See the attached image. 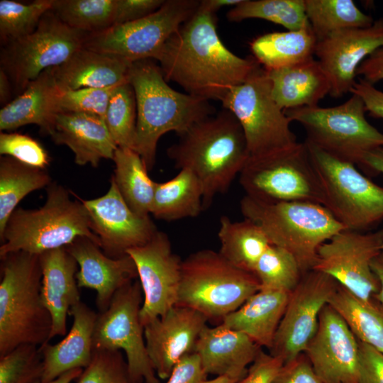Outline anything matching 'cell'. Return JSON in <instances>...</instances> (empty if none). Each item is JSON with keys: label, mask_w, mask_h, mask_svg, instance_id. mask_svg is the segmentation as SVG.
<instances>
[{"label": "cell", "mask_w": 383, "mask_h": 383, "mask_svg": "<svg viewBox=\"0 0 383 383\" xmlns=\"http://www.w3.org/2000/svg\"><path fill=\"white\" fill-rule=\"evenodd\" d=\"M238 381L226 377H216L211 379H206L203 383H238Z\"/></svg>", "instance_id": "cell-59"}, {"label": "cell", "mask_w": 383, "mask_h": 383, "mask_svg": "<svg viewBox=\"0 0 383 383\" xmlns=\"http://www.w3.org/2000/svg\"><path fill=\"white\" fill-rule=\"evenodd\" d=\"M0 258L1 357L21 344L49 342L52 318L41 296L39 255L18 251Z\"/></svg>", "instance_id": "cell-4"}, {"label": "cell", "mask_w": 383, "mask_h": 383, "mask_svg": "<svg viewBox=\"0 0 383 383\" xmlns=\"http://www.w3.org/2000/svg\"><path fill=\"white\" fill-rule=\"evenodd\" d=\"M138 280L118 289L104 312L98 313L93 334L94 350H123L128 371L135 383H160L146 349L140 320L143 302Z\"/></svg>", "instance_id": "cell-14"}, {"label": "cell", "mask_w": 383, "mask_h": 383, "mask_svg": "<svg viewBox=\"0 0 383 383\" xmlns=\"http://www.w3.org/2000/svg\"><path fill=\"white\" fill-rule=\"evenodd\" d=\"M304 353L324 383H357L358 340L328 304L320 313L317 331Z\"/></svg>", "instance_id": "cell-19"}, {"label": "cell", "mask_w": 383, "mask_h": 383, "mask_svg": "<svg viewBox=\"0 0 383 383\" xmlns=\"http://www.w3.org/2000/svg\"><path fill=\"white\" fill-rule=\"evenodd\" d=\"M42 269L41 296L52 318L49 340L67 333L70 308L81 301L76 274L78 264L65 247L39 255Z\"/></svg>", "instance_id": "cell-25"}, {"label": "cell", "mask_w": 383, "mask_h": 383, "mask_svg": "<svg viewBox=\"0 0 383 383\" xmlns=\"http://www.w3.org/2000/svg\"><path fill=\"white\" fill-rule=\"evenodd\" d=\"M128 82L137 104V125L134 150L148 170L155 160L157 143L170 131L177 135L196 122L215 113L209 101L172 89L161 68L151 59L131 64Z\"/></svg>", "instance_id": "cell-3"}, {"label": "cell", "mask_w": 383, "mask_h": 383, "mask_svg": "<svg viewBox=\"0 0 383 383\" xmlns=\"http://www.w3.org/2000/svg\"><path fill=\"white\" fill-rule=\"evenodd\" d=\"M260 350L251 338L223 324L206 326L201 332L194 352L199 357L207 375L242 379Z\"/></svg>", "instance_id": "cell-24"}, {"label": "cell", "mask_w": 383, "mask_h": 383, "mask_svg": "<svg viewBox=\"0 0 383 383\" xmlns=\"http://www.w3.org/2000/svg\"><path fill=\"white\" fill-rule=\"evenodd\" d=\"M77 383H135L128 373L120 350H94L90 364L83 369Z\"/></svg>", "instance_id": "cell-44"}, {"label": "cell", "mask_w": 383, "mask_h": 383, "mask_svg": "<svg viewBox=\"0 0 383 383\" xmlns=\"http://www.w3.org/2000/svg\"><path fill=\"white\" fill-rule=\"evenodd\" d=\"M48 172L11 157L0 158V235L18 204L29 193L52 183Z\"/></svg>", "instance_id": "cell-36"}, {"label": "cell", "mask_w": 383, "mask_h": 383, "mask_svg": "<svg viewBox=\"0 0 383 383\" xmlns=\"http://www.w3.org/2000/svg\"><path fill=\"white\" fill-rule=\"evenodd\" d=\"M239 182L245 195L259 202L324 203L323 187L305 142L250 157Z\"/></svg>", "instance_id": "cell-8"}, {"label": "cell", "mask_w": 383, "mask_h": 383, "mask_svg": "<svg viewBox=\"0 0 383 383\" xmlns=\"http://www.w3.org/2000/svg\"><path fill=\"white\" fill-rule=\"evenodd\" d=\"M231 22L260 18L297 30L309 24L304 0H243L227 13Z\"/></svg>", "instance_id": "cell-38"}, {"label": "cell", "mask_w": 383, "mask_h": 383, "mask_svg": "<svg viewBox=\"0 0 383 383\" xmlns=\"http://www.w3.org/2000/svg\"><path fill=\"white\" fill-rule=\"evenodd\" d=\"M0 154L44 170L50 162L48 152L40 143L27 135L18 133L1 132Z\"/></svg>", "instance_id": "cell-46"}, {"label": "cell", "mask_w": 383, "mask_h": 383, "mask_svg": "<svg viewBox=\"0 0 383 383\" xmlns=\"http://www.w3.org/2000/svg\"><path fill=\"white\" fill-rule=\"evenodd\" d=\"M240 208L244 218L259 226L272 245L294 255L303 273L313 269L320 246L345 229L319 204H265L245 195L240 201Z\"/></svg>", "instance_id": "cell-6"}, {"label": "cell", "mask_w": 383, "mask_h": 383, "mask_svg": "<svg viewBox=\"0 0 383 383\" xmlns=\"http://www.w3.org/2000/svg\"><path fill=\"white\" fill-rule=\"evenodd\" d=\"M117 86L59 90L57 111L84 113L104 118L110 97Z\"/></svg>", "instance_id": "cell-45"}, {"label": "cell", "mask_w": 383, "mask_h": 383, "mask_svg": "<svg viewBox=\"0 0 383 383\" xmlns=\"http://www.w3.org/2000/svg\"><path fill=\"white\" fill-rule=\"evenodd\" d=\"M89 33L74 29L50 10L31 34L1 47L0 70L9 78L16 96L45 70L60 65L83 48Z\"/></svg>", "instance_id": "cell-12"}, {"label": "cell", "mask_w": 383, "mask_h": 383, "mask_svg": "<svg viewBox=\"0 0 383 383\" xmlns=\"http://www.w3.org/2000/svg\"><path fill=\"white\" fill-rule=\"evenodd\" d=\"M167 150L176 168L191 170L203 188V209L225 193L250 157L242 127L229 110L223 109L180 134Z\"/></svg>", "instance_id": "cell-2"}, {"label": "cell", "mask_w": 383, "mask_h": 383, "mask_svg": "<svg viewBox=\"0 0 383 383\" xmlns=\"http://www.w3.org/2000/svg\"><path fill=\"white\" fill-rule=\"evenodd\" d=\"M156 60L165 79L186 93L221 101L261 65L252 56L230 51L217 33L216 13L197 9L167 41Z\"/></svg>", "instance_id": "cell-1"}, {"label": "cell", "mask_w": 383, "mask_h": 383, "mask_svg": "<svg viewBox=\"0 0 383 383\" xmlns=\"http://www.w3.org/2000/svg\"><path fill=\"white\" fill-rule=\"evenodd\" d=\"M352 94L357 95L363 101L367 111L379 118H383V91L374 87L363 79L355 82L350 91Z\"/></svg>", "instance_id": "cell-52"}, {"label": "cell", "mask_w": 383, "mask_h": 383, "mask_svg": "<svg viewBox=\"0 0 383 383\" xmlns=\"http://www.w3.org/2000/svg\"><path fill=\"white\" fill-rule=\"evenodd\" d=\"M356 75L374 84L383 79V47L368 56L358 67Z\"/></svg>", "instance_id": "cell-53"}, {"label": "cell", "mask_w": 383, "mask_h": 383, "mask_svg": "<svg viewBox=\"0 0 383 383\" xmlns=\"http://www.w3.org/2000/svg\"><path fill=\"white\" fill-rule=\"evenodd\" d=\"M43 367L39 346L21 344L0 357V383H36Z\"/></svg>", "instance_id": "cell-43"}, {"label": "cell", "mask_w": 383, "mask_h": 383, "mask_svg": "<svg viewBox=\"0 0 383 383\" xmlns=\"http://www.w3.org/2000/svg\"><path fill=\"white\" fill-rule=\"evenodd\" d=\"M207 376L199 357L193 352L178 362L166 383H203L207 379Z\"/></svg>", "instance_id": "cell-51"}, {"label": "cell", "mask_w": 383, "mask_h": 383, "mask_svg": "<svg viewBox=\"0 0 383 383\" xmlns=\"http://www.w3.org/2000/svg\"><path fill=\"white\" fill-rule=\"evenodd\" d=\"M284 364L279 357L260 350L245 377L238 383H272Z\"/></svg>", "instance_id": "cell-48"}, {"label": "cell", "mask_w": 383, "mask_h": 383, "mask_svg": "<svg viewBox=\"0 0 383 383\" xmlns=\"http://www.w3.org/2000/svg\"><path fill=\"white\" fill-rule=\"evenodd\" d=\"M265 71L270 82L272 97L284 111L316 106L321 99L330 94V81L314 57Z\"/></svg>", "instance_id": "cell-28"}, {"label": "cell", "mask_w": 383, "mask_h": 383, "mask_svg": "<svg viewBox=\"0 0 383 383\" xmlns=\"http://www.w3.org/2000/svg\"><path fill=\"white\" fill-rule=\"evenodd\" d=\"M127 254L135 262L143 290L140 320L144 327L177 305L182 260L172 251L167 234L160 231Z\"/></svg>", "instance_id": "cell-17"}, {"label": "cell", "mask_w": 383, "mask_h": 383, "mask_svg": "<svg viewBox=\"0 0 383 383\" xmlns=\"http://www.w3.org/2000/svg\"><path fill=\"white\" fill-rule=\"evenodd\" d=\"M383 231L363 233L343 229L320 246L312 270L332 277L340 286L366 301L379 289L371 263L382 251Z\"/></svg>", "instance_id": "cell-15"}, {"label": "cell", "mask_w": 383, "mask_h": 383, "mask_svg": "<svg viewBox=\"0 0 383 383\" xmlns=\"http://www.w3.org/2000/svg\"><path fill=\"white\" fill-rule=\"evenodd\" d=\"M260 289L253 273L233 266L219 252L205 249L182 260L177 305L208 320L222 321Z\"/></svg>", "instance_id": "cell-7"}, {"label": "cell", "mask_w": 383, "mask_h": 383, "mask_svg": "<svg viewBox=\"0 0 383 383\" xmlns=\"http://www.w3.org/2000/svg\"><path fill=\"white\" fill-rule=\"evenodd\" d=\"M291 292L260 289L221 324L248 335L260 347L271 348Z\"/></svg>", "instance_id": "cell-29"}, {"label": "cell", "mask_w": 383, "mask_h": 383, "mask_svg": "<svg viewBox=\"0 0 383 383\" xmlns=\"http://www.w3.org/2000/svg\"><path fill=\"white\" fill-rule=\"evenodd\" d=\"M77 261L79 287L96 292L99 313L106 311L116 292L138 277L135 262L129 255L114 259L87 237H79L65 247Z\"/></svg>", "instance_id": "cell-22"}, {"label": "cell", "mask_w": 383, "mask_h": 383, "mask_svg": "<svg viewBox=\"0 0 383 383\" xmlns=\"http://www.w3.org/2000/svg\"><path fill=\"white\" fill-rule=\"evenodd\" d=\"M366 111L362 100L355 94L333 107L304 106L284 111L292 122L304 127L306 140L353 164H358L365 152L383 147V133L367 121Z\"/></svg>", "instance_id": "cell-10"}, {"label": "cell", "mask_w": 383, "mask_h": 383, "mask_svg": "<svg viewBox=\"0 0 383 383\" xmlns=\"http://www.w3.org/2000/svg\"><path fill=\"white\" fill-rule=\"evenodd\" d=\"M47 135L55 144L67 145L81 166L96 167L103 159L113 160L118 147L104 118L84 113H57Z\"/></svg>", "instance_id": "cell-23"}, {"label": "cell", "mask_w": 383, "mask_h": 383, "mask_svg": "<svg viewBox=\"0 0 383 383\" xmlns=\"http://www.w3.org/2000/svg\"><path fill=\"white\" fill-rule=\"evenodd\" d=\"M357 383H383V354L359 341Z\"/></svg>", "instance_id": "cell-47"}, {"label": "cell", "mask_w": 383, "mask_h": 383, "mask_svg": "<svg viewBox=\"0 0 383 383\" xmlns=\"http://www.w3.org/2000/svg\"><path fill=\"white\" fill-rule=\"evenodd\" d=\"M243 0H202L199 1L198 9L204 11L216 13L217 11L225 6H235Z\"/></svg>", "instance_id": "cell-56"}, {"label": "cell", "mask_w": 383, "mask_h": 383, "mask_svg": "<svg viewBox=\"0 0 383 383\" xmlns=\"http://www.w3.org/2000/svg\"><path fill=\"white\" fill-rule=\"evenodd\" d=\"M304 142L323 187V206L345 229L362 232L383 219V187L355 164Z\"/></svg>", "instance_id": "cell-9"}, {"label": "cell", "mask_w": 383, "mask_h": 383, "mask_svg": "<svg viewBox=\"0 0 383 383\" xmlns=\"http://www.w3.org/2000/svg\"><path fill=\"white\" fill-rule=\"evenodd\" d=\"M80 200L101 250L109 257L128 255V250L145 245L158 231L149 216H140L128 206L112 177L104 195Z\"/></svg>", "instance_id": "cell-18"}, {"label": "cell", "mask_w": 383, "mask_h": 383, "mask_svg": "<svg viewBox=\"0 0 383 383\" xmlns=\"http://www.w3.org/2000/svg\"><path fill=\"white\" fill-rule=\"evenodd\" d=\"M104 121L118 147L134 150L137 104L135 91L129 82L118 85L113 91Z\"/></svg>", "instance_id": "cell-40"}, {"label": "cell", "mask_w": 383, "mask_h": 383, "mask_svg": "<svg viewBox=\"0 0 383 383\" xmlns=\"http://www.w3.org/2000/svg\"><path fill=\"white\" fill-rule=\"evenodd\" d=\"M358 164L383 174V147L365 152Z\"/></svg>", "instance_id": "cell-54"}, {"label": "cell", "mask_w": 383, "mask_h": 383, "mask_svg": "<svg viewBox=\"0 0 383 383\" xmlns=\"http://www.w3.org/2000/svg\"><path fill=\"white\" fill-rule=\"evenodd\" d=\"M116 0H53L50 11L69 27L89 33L113 25Z\"/></svg>", "instance_id": "cell-39"}, {"label": "cell", "mask_w": 383, "mask_h": 383, "mask_svg": "<svg viewBox=\"0 0 383 383\" xmlns=\"http://www.w3.org/2000/svg\"><path fill=\"white\" fill-rule=\"evenodd\" d=\"M218 237L220 254L237 268L253 274L259 259L271 245L262 228L245 218L232 221L222 216Z\"/></svg>", "instance_id": "cell-33"}, {"label": "cell", "mask_w": 383, "mask_h": 383, "mask_svg": "<svg viewBox=\"0 0 383 383\" xmlns=\"http://www.w3.org/2000/svg\"><path fill=\"white\" fill-rule=\"evenodd\" d=\"M165 0H116L113 25L134 21L158 10Z\"/></svg>", "instance_id": "cell-49"}, {"label": "cell", "mask_w": 383, "mask_h": 383, "mask_svg": "<svg viewBox=\"0 0 383 383\" xmlns=\"http://www.w3.org/2000/svg\"><path fill=\"white\" fill-rule=\"evenodd\" d=\"M69 315L72 316L73 323L65 338L54 345L48 342L39 346L43 362L42 383L52 381L70 370L84 369L92 360L97 313L79 301L70 308Z\"/></svg>", "instance_id": "cell-26"}, {"label": "cell", "mask_w": 383, "mask_h": 383, "mask_svg": "<svg viewBox=\"0 0 383 383\" xmlns=\"http://www.w3.org/2000/svg\"><path fill=\"white\" fill-rule=\"evenodd\" d=\"M303 274L292 253L272 244L260 257L254 270L260 289L287 292L295 289Z\"/></svg>", "instance_id": "cell-41"}, {"label": "cell", "mask_w": 383, "mask_h": 383, "mask_svg": "<svg viewBox=\"0 0 383 383\" xmlns=\"http://www.w3.org/2000/svg\"><path fill=\"white\" fill-rule=\"evenodd\" d=\"M203 209L202 185L191 170H179L172 179L156 182L150 212L155 218L171 221L196 217Z\"/></svg>", "instance_id": "cell-32"}, {"label": "cell", "mask_w": 383, "mask_h": 383, "mask_svg": "<svg viewBox=\"0 0 383 383\" xmlns=\"http://www.w3.org/2000/svg\"><path fill=\"white\" fill-rule=\"evenodd\" d=\"M328 304L347 323L359 341L383 354V306L363 301L338 284Z\"/></svg>", "instance_id": "cell-35"}, {"label": "cell", "mask_w": 383, "mask_h": 383, "mask_svg": "<svg viewBox=\"0 0 383 383\" xmlns=\"http://www.w3.org/2000/svg\"><path fill=\"white\" fill-rule=\"evenodd\" d=\"M338 287L330 276L311 270L290 293L270 354L289 362L305 352L315 335L319 315Z\"/></svg>", "instance_id": "cell-16"}, {"label": "cell", "mask_w": 383, "mask_h": 383, "mask_svg": "<svg viewBox=\"0 0 383 383\" xmlns=\"http://www.w3.org/2000/svg\"><path fill=\"white\" fill-rule=\"evenodd\" d=\"M383 47V18L371 26L333 32L317 41L315 55L331 83L330 95L340 97L355 83L360 65Z\"/></svg>", "instance_id": "cell-20"}, {"label": "cell", "mask_w": 383, "mask_h": 383, "mask_svg": "<svg viewBox=\"0 0 383 383\" xmlns=\"http://www.w3.org/2000/svg\"><path fill=\"white\" fill-rule=\"evenodd\" d=\"M243 131L250 157L288 148L298 142L292 121L274 101L271 84L261 66L242 84L229 90L221 101Z\"/></svg>", "instance_id": "cell-11"}, {"label": "cell", "mask_w": 383, "mask_h": 383, "mask_svg": "<svg viewBox=\"0 0 383 383\" xmlns=\"http://www.w3.org/2000/svg\"><path fill=\"white\" fill-rule=\"evenodd\" d=\"M83 369L77 368L70 370L60 375L55 379L46 383H71L73 380L77 379L82 374ZM36 383H42L40 381Z\"/></svg>", "instance_id": "cell-58"}, {"label": "cell", "mask_w": 383, "mask_h": 383, "mask_svg": "<svg viewBox=\"0 0 383 383\" xmlns=\"http://www.w3.org/2000/svg\"><path fill=\"white\" fill-rule=\"evenodd\" d=\"M131 64L118 57L82 48L52 70L60 90L103 88L128 82Z\"/></svg>", "instance_id": "cell-27"}, {"label": "cell", "mask_w": 383, "mask_h": 383, "mask_svg": "<svg viewBox=\"0 0 383 383\" xmlns=\"http://www.w3.org/2000/svg\"><path fill=\"white\" fill-rule=\"evenodd\" d=\"M199 5L197 0H166L146 17L89 33L83 48L131 63L156 60L167 41L195 13Z\"/></svg>", "instance_id": "cell-13"}, {"label": "cell", "mask_w": 383, "mask_h": 383, "mask_svg": "<svg viewBox=\"0 0 383 383\" xmlns=\"http://www.w3.org/2000/svg\"><path fill=\"white\" fill-rule=\"evenodd\" d=\"M207 321L201 313L176 305L144 326L146 349L159 379H168L178 362L194 352Z\"/></svg>", "instance_id": "cell-21"}, {"label": "cell", "mask_w": 383, "mask_h": 383, "mask_svg": "<svg viewBox=\"0 0 383 383\" xmlns=\"http://www.w3.org/2000/svg\"><path fill=\"white\" fill-rule=\"evenodd\" d=\"M113 160L115 169L111 177L122 197L135 213L148 216L156 182L149 177L141 157L133 149L117 147Z\"/></svg>", "instance_id": "cell-34"}, {"label": "cell", "mask_w": 383, "mask_h": 383, "mask_svg": "<svg viewBox=\"0 0 383 383\" xmlns=\"http://www.w3.org/2000/svg\"><path fill=\"white\" fill-rule=\"evenodd\" d=\"M13 88L9 77L0 70V102L4 106L12 101Z\"/></svg>", "instance_id": "cell-57"}, {"label": "cell", "mask_w": 383, "mask_h": 383, "mask_svg": "<svg viewBox=\"0 0 383 383\" xmlns=\"http://www.w3.org/2000/svg\"><path fill=\"white\" fill-rule=\"evenodd\" d=\"M53 0H37L24 4L0 1V38L2 45L33 33L42 17L51 9Z\"/></svg>", "instance_id": "cell-42"}, {"label": "cell", "mask_w": 383, "mask_h": 383, "mask_svg": "<svg viewBox=\"0 0 383 383\" xmlns=\"http://www.w3.org/2000/svg\"><path fill=\"white\" fill-rule=\"evenodd\" d=\"M46 193L40 208H16L11 213L0 235V257L18 251L40 255L66 247L79 237L89 238L101 248L80 199H71L68 190L56 182L46 187Z\"/></svg>", "instance_id": "cell-5"}, {"label": "cell", "mask_w": 383, "mask_h": 383, "mask_svg": "<svg viewBox=\"0 0 383 383\" xmlns=\"http://www.w3.org/2000/svg\"><path fill=\"white\" fill-rule=\"evenodd\" d=\"M304 4L308 21L317 41L333 32L366 28L374 22L353 0H304Z\"/></svg>", "instance_id": "cell-37"}, {"label": "cell", "mask_w": 383, "mask_h": 383, "mask_svg": "<svg viewBox=\"0 0 383 383\" xmlns=\"http://www.w3.org/2000/svg\"><path fill=\"white\" fill-rule=\"evenodd\" d=\"M317 38L310 23L297 30L272 32L250 43L252 56L265 70L293 65L313 57Z\"/></svg>", "instance_id": "cell-31"}, {"label": "cell", "mask_w": 383, "mask_h": 383, "mask_svg": "<svg viewBox=\"0 0 383 383\" xmlns=\"http://www.w3.org/2000/svg\"><path fill=\"white\" fill-rule=\"evenodd\" d=\"M371 267L379 283V291L374 299L383 306V251L372 260Z\"/></svg>", "instance_id": "cell-55"}, {"label": "cell", "mask_w": 383, "mask_h": 383, "mask_svg": "<svg viewBox=\"0 0 383 383\" xmlns=\"http://www.w3.org/2000/svg\"><path fill=\"white\" fill-rule=\"evenodd\" d=\"M382 251H383V240H382Z\"/></svg>", "instance_id": "cell-60"}, {"label": "cell", "mask_w": 383, "mask_h": 383, "mask_svg": "<svg viewBox=\"0 0 383 383\" xmlns=\"http://www.w3.org/2000/svg\"><path fill=\"white\" fill-rule=\"evenodd\" d=\"M272 383H324L316 374L307 357L301 354L284 364Z\"/></svg>", "instance_id": "cell-50"}, {"label": "cell", "mask_w": 383, "mask_h": 383, "mask_svg": "<svg viewBox=\"0 0 383 383\" xmlns=\"http://www.w3.org/2000/svg\"><path fill=\"white\" fill-rule=\"evenodd\" d=\"M52 67L30 82L26 89L0 110V130L13 131L35 124L47 135L55 115L59 92Z\"/></svg>", "instance_id": "cell-30"}]
</instances>
